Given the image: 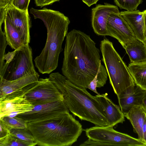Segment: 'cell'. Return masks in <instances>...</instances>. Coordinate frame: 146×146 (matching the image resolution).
<instances>
[{
    "mask_svg": "<svg viewBox=\"0 0 146 146\" xmlns=\"http://www.w3.org/2000/svg\"><path fill=\"white\" fill-rule=\"evenodd\" d=\"M124 115L131 122L134 132L138 135V138L143 142L142 128L146 117L145 111L139 106L132 108Z\"/></svg>",
    "mask_w": 146,
    "mask_h": 146,
    "instance_id": "18",
    "label": "cell"
},
{
    "mask_svg": "<svg viewBox=\"0 0 146 146\" xmlns=\"http://www.w3.org/2000/svg\"><path fill=\"white\" fill-rule=\"evenodd\" d=\"M31 13L35 19L44 23L47 31L46 41L40 54L34 59L35 66L40 73L49 74L58 66L62 45L68 33L70 21L68 18L59 11L44 8H31Z\"/></svg>",
    "mask_w": 146,
    "mask_h": 146,
    "instance_id": "2",
    "label": "cell"
},
{
    "mask_svg": "<svg viewBox=\"0 0 146 146\" xmlns=\"http://www.w3.org/2000/svg\"><path fill=\"white\" fill-rule=\"evenodd\" d=\"M83 130L88 139L80 146H146L138 138L117 131L113 127L95 125Z\"/></svg>",
    "mask_w": 146,
    "mask_h": 146,
    "instance_id": "6",
    "label": "cell"
},
{
    "mask_svg": "<svg viewBox=\"0 0 146 146\" xmlns=\"http://www.w3.org/2000/svg\"><path fill=\"white\" fill-rule=\"evenodd\" d=\"M144 43L145 44V46H146V40L144 42Z\"/></svg>",
    "mask_w": 146,
    "mask_h": 146,
    "instance_id": "36",
    "label": "cell"
},
{
    "mask_svg": "<svg viewBox=\"0 0 146 146\" xmlns=\"http://www.w3.org/2000/svg\"><path fill=\"white\" fill-rule=\"evenodd\" d=\"M10 130V133L19 139L37 145L33 135L28 128L13 129Z\"/></svg>",
    "mask_w": 146,
    "mask_h": 146,
    "instance_id": "24",
    "label": "cell"
},
{
    "mask_svg": "<svg viewBox=\"0 0 146 146\" xmlns=\"http://www.w3.org/2000/svg\"><path fill=\"white\" fill-rule=\"evenodd\" d=\"M144 93V90L135 84L117 97L120 109L124 114L132 108L141 106Z\"/></svg>",
    "mask_w": 146,
    "mask_h": 146,
    "instance_id": "15",
    "label": "cell"
},
{
    "mask_svg": "<svg viewBox=\"0 0 146 146\" xmlns=\"http://www.w3.org/2000/svg\"><path fill=\"white\" fill-rule=\"evenodd\" d=\"M28 128L37 145L41 146H71L83 130L69 112L46 120L29 122Z\"/></svg>",
    "mask_w": 146,
    "mask_h": 146,
    "instance_id": "4",
    "label": "cell"
},
{
    "mask_svg": "<svg viewBox=\"0 0 146 146\" xmlns=\"http://www.w3.org/2000/svg\"><path fill=\"white\" fill-rule=\"evenodd\" d=\"M39 76V74L36 72L27 74L12 81L0 78V101L24 94L38 81Z\"/></svg>",
    "mask_w": 146,
    "mask_h": 146,
    "instance_id": "10",
    "label": "cell"
},
{
    "mask_svg": "<svg viewBox=\"0 0 146 146\" xmlns=\"http://www.w3.org/2000/svg\"><path fill=\"white\" fill-rule=\"evenodd\" d=\"M128 67L135 84L146 90V61L130 63Z\"/></svg>",
    "mask_w": 146,
    "mask_h": 146,
    "instance_id": "21",
    "label": "cell"
},
{
    "mask_svg": "<svg viewBox=\"0 0 146 146\" xmlns=\"http://www.w3.org/2000/svg\"><path fill=\"white\" fill-rule=\"evenodd\" d=\"M10 0H0V8H5L9 3Z\"/></svg>",
    "mask_w": 146,
    "mask_h": 146,
    "instance_id": "34",
    "label": "cell"
},
{
    "mask_svg": "<svg viewBox=\"0 0 146 146\" xmlns=\"http://www.w3.org/2000/svg\"><path fill=\"white\" fill-rule=\"evenodd\" d=\"M142 133L143 137V142L146 144V117L143 127Z\"/></svg>",
    "mask_w": 146,
    "mask_h": 146,
    "instance_id": "31",
    "label": "cell"
},
{
    "mask_svg": "<svg viewBox=\"0 0 146 146\" xmlns=\"http://www.w3.org/2000/svg\"><path fill=\"white\" fill-rule=\"evenodd\" d=\"M101 63L100 50L89 35L75 29L68 33L61 70L68 80L87 88L96 75Z\"/></svg>",
    "mask_w": 146,
    "mask_h": 146,
    "instance_id": "1",
    "label": "cell"
},
{
    "mask_svg": "<svg viewBox=\"0 0 146 146\" xmlns=\"http://www.w3.org/2000/svg\"><path fill=\"white\" fill-rule=\"evenodd\" d=\"M24 96L34 106L64 100L62 94L49 78L39 79Z\"/></svg>",
    "mask_w": 146,
    "mask_h": 146,
    "instance_id": "8",
    "label": "cell"
},
{
    "mask_svg": "<svg viewBox=\"0 0 146 146\" xmlns=\"http://www.w3.org/2000/svg\"><path fill=\"white\" fill-rule=\"evenodd\" d=\"M30 0H11L9 4L23 11H28Z\"/></svg>",
    "mask_w": 146,
    "mask_h": 146,
    "instance_id": "28",
    "label": "cell"
},
{
    "mask_svg": "<svg viewBox=\"0 0 146 146\" xmlns=\"http://www.w3.org/2000/svg\"><path fill=\"white\" fill-rule=\"evenodd\" d=\"M5 18L19 32L24 45L29 44L31 21L28 11L20 10L9 4L5 8Z\"/></svg>",
    "mask_w": 146,
    "mask_h": 146,
    "instance_id": "12",
    "label": "cell"
},
{
    "mask_svg": "<svg viewBox=\"0 0 146 146\" xmlns=\"http://www.w3.org/2000/svg\"><path fill=\"white\" fill-rule=\"evenodd\" d=\"M144 15V37L145 41L146 40V10L143 11Z\"/></svg>",
    "mask_w": 146,
    "mask_h": 146,
    "instance_id": "35",
    "label": "cell"
},
{
    "mask_svg": "<svg viewBox=\"0 0 146 146\" xmlns=\"http://www.w3.org/2000/svg\"><path fill=\"white\" fill-rule=\"evenodd\" d=\"M107 93L95 96L105 112L108 122V126L113 127L125 121V115L119 106L115 104L107 96Z\"/></svg>",
    "mask_w": 146,
    "mask_h": 146,
    "instance_id": "16",
    "label": "cell"
},
{
    "mask_svg": "<svg viewBox=\"0 0 146 146\" xmlns=\"http://www.w3.org/2000/svg\"><path fill=\"white\" fill-rule=\"evenodd\" d=\"M141 106L146 112V90H144Z\"/></svg>",
    "mask_w": 146,
    "mask_h": 146,
    "instance_id": "32",
    "label": "cell"
},
{
    "mask_svg": "<svg viewBox=\"0 0 146 146\" xmlns=\"http://www.w3.org/2000/svg\"><path fill=\"white\" fill-rule=\"evenodd\" d=\"M4 33L8 45L15 50H17L24 46L21 35L10 23L4 18Z\"/></svg>",
    "mask_w": 146,
    "mask_h": 146,
    "instance_id": "20",
    "label": "cell"
},
{
    "mask_svg": "<svg viewBox=\"0 0 146 146\" xmlns=\"http://www.w3.org/2000/svg\"><path fill=\"white\" fill-rule=\"evenodd\" d=\"M108 76L105 67L101 63L98 72L94 78L97 82V87L101 88L104 86L108 80Z\"/></svg>",
    "mask_w": 146,
    "mask_h": 146,
    "instance_id": "26",
    "label": "cell"
},
{
    "mask_svg": "<svg viewBox=\"0 0 146 146\" xmlns=\"http://www.w3.org/2000/svg\"><path fill=\"white\" fill-rule=\"evenodd\" d=\"M99 0H82V1L90 7L92 5L96 4Z\"/></svg>",
    "mask_w": 146,
    "mask_h": 146,
    "instance_id": "33",
    "label": "cell"
},
{
    "mask_svg": "<svg viewBox=\"0 0 146 146\" xmlns=\"http://www.w3.org/2000/svg\"><path fill=\"white\" fill-rule=\"evenodd\" d=\"M60 0H34L35 3L37 6L42 7L50 5L53 3L58 1Z\"/></svg>",
    "mask_w": 146,
    "mask_h": 146,
    "instance_id": "30",
    "label": "cell"
},
{
    "mask_svg": "<svg viewBox=\"0 0 146 146\" xmlns=\"http://www.w3.org/2000/svg\"><path fill=\"white\" fill-rule=\"evenodd\" d=\"M107 30L108 36L117 39L124 48L137 38L120 12L111 13L108 20Z\"/></svg>",
    "mask_w": 146,
    "mask_h": 146,
    "instance_id": "11",
    "label": "cell"
},
{
    "mask_svg": "<svg viewBox=\"0 0 146 146\" xmlns=\"http://www.w3.org/2000/svg\"><path fill=\"white\" fill-rule=\"evenodd\" d=\"M127 22L136 38L144 42V15L139 10L123 11L120 12Z\"/></svg>",
    "mask_w": 146,
    "mask_h": 146,
    "instance_id": "17",
    "label": "cell"
},
{
    "mask_svg": "<svg viewBox=\"0 0 146 146\" xmlns=\"http://www.w3.org/2000/svg\"><path fill=\"white\" fill-rule=\"evenodd\" d=\"M114 1L120 9L127 11L137 10L139 5L142 2V0H114Z\"/></svg>",
    "mask_w": 146,
    "mask_h": 146,
    "instance_id": "25",
    "label": "cell"
},
{
    "mask_svg": "<svg viewBox=\"0 0 146 146\" xmlns=\"http://www.w3.org/2000/svg\"><path fill=\"white\" fill-rule=\"evenodd\" d=\"M36 145L21 140L11 133L0 138V146H34Z\"/></svg>",
    "mask_w": 146,
    "mask_h": 146,
    "instance_id": "23",
    "label": "cell"
},
{
    "mask_svg": "<svg viewBox=\"0 0 146 146\" xmlns=\"http://www.w3.org/2000/svg\"><path fill=\"white\" fill-rule=\"evenodd\" d=\"M119 12L117 6L106 3L98 4L92 8L91 24L95 33L99 36H108L107 25L109 17L112 13Z\"/></svg>",
    "mask_w": 146,
    "mask_h": 146,
    "instance_id": "13",
    "label": "cell"
},
{
    "mask_svg": "<svg viewBox=\"0 0 146 146\" xmlns=\"http://www.w3.org/2000/svg\"><path fill=\"white\" fill-rule=\"evenodd\" d=\"M129 56L130 63L146 61V47L144 42L136 38L124 48Z\"/></svg>",
    "mask_w": 146,
    "mask_h": 146,
    "instance_id": "19",
    "label": "cell"
},
{
    "mask_svg": "<svg viewBox=\"0 0 146 146\" xmlns=\"http://www.w3.org/2000/svg\"><path fill=\"white\" fill-rule=\"evenodd\" d=\"M9 130L13 129L27 128L28 122L17 116L10 117L5 116L0 118Z\"/></svg>",
    "mask_w": 146,
    "mask_h": 146,
    "instance_id": "22",
    "label": "cell"
},
{
    "mask_svg": "<svg viewBox=\"0 0 146 146\" xmlns=\"http://www.w3.org/2000/svg\"><path fill=\"white\" fill-rule=\"evenodd\" d=\"M34 106L24 94L5 99L0 101V118L5 116L13 117L30 111Z\"/></svg>",
    "mask_w": 146,
    "mask_h": 146,
    "instance_id": "14",
    "label": "cell"
},
{
    "mask_svg": "<svg viewBox=\"0 0 146 146\" xmlns=\"http://www.w3.org/2000/svg\"><path fill=\"white\" fill-rule=\"evenodd\" d=\"M4 60L6 62L0 70V78L12 81L36 72L33 61L32 49L29 44L8 52Z\"/></svg>",
    "mask_w": 146,
    "mask_h": 146,
    "instance_id": "7",
    "label": "cell"
},
{
    "mask_svg": "<svg viewBox=\"0 0 146 146\" xmlns=\"http://www.w3.org/2000/svg\"><path fill=\"white\" fill-rule=\"evenodd\" d=\"M7 45L5 34L2 30L1 27H0V70L2 68L5 63L4 58Z\"/></svg>",
    "mask_w": 146,
    "mask_h": 146,
    "instance_id": "27",
    "label": "cell"
},
{
    "mask_svg": "<svg viewBox=\"0 0 146 146\" xmlns=\"http://www.w3.org/2000/svg\"><path fill=\"white\" fill-rule=\"evenodd\" d=\"M69 112L64 100H59L34 106L29 111L17 116L29 122L46 120Z\"/></svg>",
    "mask_w": 146,
    "mask_h": 146,
    "instance_id": "9",
    "label": "cell"
},
{
    "mask_svg": "<svg viewBox=\"0 0 146 146\" xmlns=\"http://www.w3.org/2000/svg\"><path fill=\"white\" fill-rule=\"evenodd\" d=\"M100 48L110 82L117 97L135 84L128 67L107 38L101 41Z\"/></svg>",
    "mask_w": 146,
    "mask_h": 146,
    "instance_id": "5",
    "label": "cell"
},
{
    "mask_svg": "<svg viewBox=\"0 0 146 146\" xmlns=\"http://www.w3.org/2000/svg\"><path fill=\"white\" fill-rule=\"evenodd\" d=\"M48 78L62 94L67 107L74 116L95 125H108L102 106L86 88L74 84L59 72L50 74Z\"/></svg>",
    "mask_w": 146,
    "mask_h": 146,
    "instance_id": "3",
    "label": "cell"
},
{
    "mask_svg": "<svg viewBox=\"0 0 146 146\" xmlns=\"http://www.w3.org/2000/svg\"><path fill=\"white\" fill-rule=\"evenodd\" d=\"M0 138H3L10 133V130L0 120Z\"/></svg>",
    "mask_w": 146,
    "mask_h": 146,
    "instance_id": "29",
    "label": "cell"
}]
</instances>
